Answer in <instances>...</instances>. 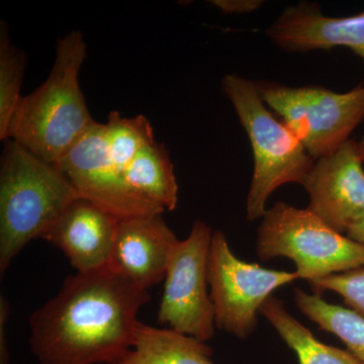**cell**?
Here are the masks:
<instances>
[{"mask_svg":"<svg viewBox=\"0 0 364 364\" xmlns=\"http://www.w3.org/2000/svg\"><path fill=\"white\" fill-rule=\"evenodd\" d=\"M26 54L13 44L9 26L0 21V140H9V126L21 100Z\"/></svg>","mask_w":364,"mask_h":364,"instance_id":"18","label":"cell"},{"mask_svg":"<svg viewBox=\"0 0 364 364\" xmlns=\"http://www.w3.org/2000/svg\"><path fill=\"white\" fill-rule=\"evenodd\" d=\"M256 85L265 105L282 117L314 160L341 147L364 119L363 85L347 92L264 80Z\"/></svg>","mask_w":364,"mask_h":364,"instance_id":"6","label":"cell"},{"mask_svg":"<svg viewBox=\"0 0 364 364\" xmlns=\"http://www.w3.org/2000/svg\"><path fill=\"white\" fill-rule=\"evenodd\" d=\"M261 261L289 258L310 282L364 267V248L328 226L312 210L277 202L261 219L256 237Z\"/></svg>","mask_w":364,"mask_h":364,"instance_id":"5","label":"cell"},{"mask_svg":"<svg viewBox=\"0 0 364 364\" xmlns=\"http://www.w3.org/2000/svg\"><path fill=\"white\" fill-rule=\"evenodd\" d=\"M149 291L109 268L76 273L28 320L40 364H116L132 348Z\"/></svg>","mask_w":364,"mask_h":364,"instance_id":"1","label":"cell"},{"mask_svg":"<svg viewBox=\"0 0 364 364\" xmlns=\"http://www.w3.org/2000/svg\"><path fill=\"white\" fill-rule=\"evenodd\" d=\"M299 279L296 272L268 269L235 255L224 232L214 231L208 282L215 328L246 339L255 331L261 306L279 287Z\"/></svg>","mask_w":364,"mask_h":364,"instance_id":"7","label":"cell"},{"mask_svg":"<svg viewBox=\"0 0 364 364\" xmlns=\"http://www.w3.org/2000/svg\"><path fill=\"white\" fill-rule=\"evenodd\" d=\"M273 44L291 53L348 48L364 62V11L355 16H325L315 2L286 7L267 30Z\"/></svg>","mask_w":364,"mask_h":364,"instance_id":"12","label":"cell"},{"mask_svg":"<svg viewBox=\"0 0 364 364\" xmlns=\"http://www.w3.org/2000/svg\"><path fill=\"white\" fill-rule=\"evenodd\" d=\"M81 198L53 163L13 140L6 141L0 161V275L18 253L48 230Z\"/></svg>","mask_w":364,"mask_h":364,"instance_id":"3","label":"cell"},{"mask_svg":"<svg viewBox=\"0 0 364 364\" xmlns=\"http://www.w3.org/2000/svg\"><path fill=\"white\" fill-rule=\"evenodd\" d=\"M9 315V304L6 296H0V364H9V352L7 346L6 324Z\"/></svg>","mask_w":364,"mask_h":364,"instance_id":"22","label":"cell"},{"mask_svg":"<svg viewBox=\"0 0 364 364\" xmlns=\"http://www.w3.org/2000/svg\"><path fill=\"white\" fill-rule=\"evenodd\" d=\"M55 165L81 198L107 210L119 221L165 213L161 207L129 186L124 172L107 152L105 124L95 122L91 124Z\"/></svg>","mask_w":364,"mask_h":364,"instance_id":"9","label":"cell"},{"mask_svg":"<svg viewBox=\"0 0 364 364\" xmlns=\"http://www.w3.org/2000/svg\"><path fill=\"white\" fill-rule=\"evenodd\" d=\"M301 186L310 198L309 210L346 234L364 217V169L358 142L349 139L335 152L315 160Z\"/></svg>","mask_w":364,"mask_h":364,"instance_id":"10","label":"cell"},{"mask_svg":"<svg viewBox=\"0 0 364 364\" xmlns=\"http://www.w3.org/2000/svg\"><path fill=\"white\" fill-rule=\"evenodd\" d=\"M358 147L359 156H360V159L363 160L364 163V136L358 142Z\"/></svg>","mask_w":364,"mask_h":364,"instance_id":"24","label":"cell"},{"mask_svg":"<svg viewBox=\"0 0 364 364\" xmlns=\"http://www.w3.org/2000/svg\"><path fill=\"white\" fill-rule=\"evenodd\" d=\"M87 56L82 33L60 38L56 58L47 80L21 97L9 140L55 164L95 123L79 85V71Z\"/></svg>","mask_w":364,"mask_h":364,"instance_id":"2","label":"cell"},{"mask_svg":"<svg viewBox=\"0 0 364 364\" xmlns=\"http://www.w3.org/2000/svg\"><path fill=\"white\" fill-rule=\"evenodd\" d=\"M213 233L205 223L196 221L188 236L174 245L157 314L159 324L203 342L217 330L208 282Z\"/></svg>","mask_w":364,"mask_h":364,"instance_id":"8","label":"cell"},{"mask_svg":"<svg viewBox=\"0 0 364 364\" xmlns=\"http://www.w3.org/2000/svg\"><path fill=\"white\" fill-rule=\"evenodd\" d=\"M294 299L304 316L317 324L318 329L338 337L347 350L364 364V316L301 289H294Z\"/></svg>","mask_w":364,"mask_h":364,"instance_id":"17","label":"cell"},{"mask_svg":"<svg viewBox=\"0 0 364 364\" xmlns=\"http://www.w3.org/2000/svg\"><path fill=\"white\" fill-rule=\"evenodd\" d=\"M313 294L334 291L343 299L347 308L364 316V267L310 282Z\"/></svg>","mask_w":364,"mask_h":364,"instance_id":"20","label":"cell"},{"mask_svg":"<svg viewBox=\"0 0 364 364\" xmlns=\"http://www.w3.org/2000/svg\"><path fill=\"white\" fill-rule=\"evenodd\" d=\"M207 342L139 321L133 345L116 364H215Z\"/></svg>","mask_w":364,"mask_h":364,"instance_id":"14","label":"cell"},{"mask_svg":"<svg viewBox=\"0 0 364 364\" xmlns=\"http://www.w3.org/2000/svg\"><path fill=\"white\" fill-rule=\"evenodd\" d=\"M222 90L247 134L253 153V176L246 200V218L262 219L270 196L289 183L303 186L315 160L293 132L269 111L256 82L236 74L223 76Z\"/></svg>","mask_w":364,"mask_h":364,"instance_id":"4","label":"cell"},{"mask_svg":"<svg viewBox=\"0 0 364 364\" xmlns=\"http://www.w3.org/2000/svg\"><path fill=\"white\" fill-rule=\"evenodd\" d=\"M210 2L226 14H252L264 4L262 0H212Z\"/></svg>","mask_w":364,"mask_h":364,"instance_id":"21","label":"cell"},{"mask_svg":"<svg viewBox=\"0 0 364 364\" xmlns=\"http://www.w3.org/2000/svg\"><path fill=\"white\" fill-rule=\"evenodd\" d=\"M178 240L162 215L122 220L107 268L149 291L164 280L170 253Z\"/></svg>","mask_w":364,"mask_h":364,"instance_id":"11","label":"cell"},{"mask_svg":"<svg viewBox=\"0 0 364 364\" xmlns=\"http://www.w3.org/2000/svg\"><path fill=\"white\" fill-rule=\"evenodd\" d=\"M346 236L364 248V217L347 230Z\"/></svg>","mask_w":364,"mask_h":364,"instance_id":"23","label":"cell"},{"mask_svg":"<svg viewBox=\"0 0 364 364\" xmlns=\"http://www.w3.org/2000/svg\"><path fill=\"white\" fill-rule=\"evenodd\" d=\"M119 220L79 198L72 202L42 239L60 249L77 273L107 267Z\"/></svg>","mask_w":364,"mask_h":364,"instance_id":"13","label":"cell"},{"mask_svg":"<svg viewBox=\"0 0 364 364\" xmlns=\"http://www.w3.org/2000/svg\"><path fill=\"white\" fill-rule=\"evenodd\" d=\"M105 138L109 157L124 173L136 153L155 142L154 132L147 117L143 114L124 117L116 111L109 114L105 124Z\"/></svg>","mask_w":364,"mask_h":364,"instance_id":"19","label":"cell"},{"mask_svg":"<svg viewBox=\"0 0 364 364\" xmlns=\"http://www.w3.org/2000/svg\"><path fill=\"white\" fill-rule=\"evenodd\" d=\"M260 315L296 353L299 364H363L348 350L318 341L312 332L287 310L282 299L272 296L261 306Z\"/></svg>","mask_w":364,"mask_h":364,"instance_id":"16","label":"cell"},{"mask_svg":"<svg viewBox=\"0 0 364 364\" xmlns=\"http://www.w3.org/2000/svg\"><path fill=\"white\" fill-rule=\"evenodd\" d=\"M129 186L139 195L156 203L165 212L176 210L178 183L168 151L156 141L136 153L124 173Z\"/></svg>","mask_w":364,"mask_h":364,"instance_id":"15","label":"cell"}]
</instances>
